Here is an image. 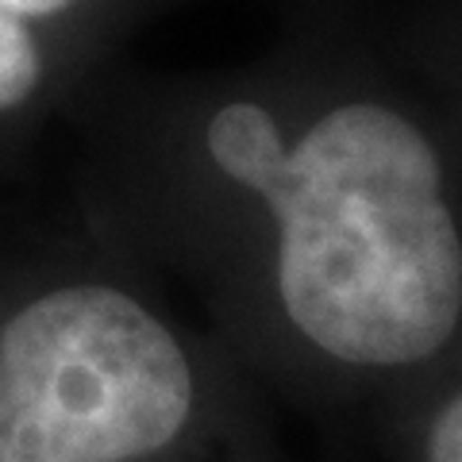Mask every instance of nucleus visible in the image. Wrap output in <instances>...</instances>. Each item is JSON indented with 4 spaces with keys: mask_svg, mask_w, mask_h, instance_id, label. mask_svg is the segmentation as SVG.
Returning a JSON list of instances; mask_svg holds the SVG:
<instances>
[{
    "mask_svg": "<svg viewBox=\"0 0 462 462\" xmlns=\"http://www.w3.org/2000/svg\"><path fill=\"white\" fill-rule=\"evenodd\" d=\"M135 216L239 355L382 428L462 363V132L412 54L309 39L170 97Z\"/></svg>",
    "mask_w": 462,
    "mask_h": 462,
    "instance_id": "f257e3e1",
    "label": "nucleus"
},
{
    "mask_svg": "<svg viewBox=\"0 0 462 462\" xmlns=\"http://www.w3.org/2000/svg\"><path fill=\"white\" fill-rule=\"evenodd\" d=\"M227 366L120 278L51 285L0 324V462H200Z\"/></svg>",
    "mask_w": 462,
    "mask_h": 462,
    "instance_id": "f03ea898",
    "label": "nucleus"
},
{
    "mask_svg": "<svg viewBox=\"0 0 462 462\" xmlns=\"http://www.w3.org/2000/svg\"><path fill=\"white\" fill-rule=\"evenodd\" d=\"M382 431L389 462H462V363L412 397Z\"/></svg>",
    "mask_w": 462,
    "mask_h": 462,
    "instance_id": "7ed1b4c3",
    "label": "nucleus"
},
{
    "mask_svg": "<svg viewBox=\"0 0 462 462\" xmlns=\"http://www.w3.org/2000/svg\"><path fill=\"white\" fill-rule=\"evenodd\" d=\"M47 23L35 0H0V116L27 108L47 85Z\"/></svg>",
    "mask_w": 462,
    "mask_h": 462,
    "instance_id": "20e7f679",
    "label": "nucleus"
},
{
    "mask_svg": "<svg viewBox=\"0 0 462 462\" xmlns=\"http://www.w3.org/2000/svg\"><path fill=\"white\" fill-rule=\"evenodd\" d=\"M409 54L439 89L462 132V16L443 20L436 32H424V39Z\"/></svg>",
    "mask_w": 462,
    "mask_h": 462,
    "instance_id": "39448f33",
    "label": "nucleus"
}]
</instances>
